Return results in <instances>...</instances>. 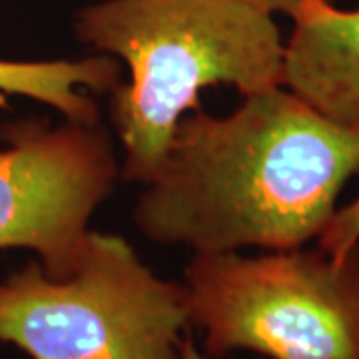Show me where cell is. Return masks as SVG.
I'll return each instance as SVG.
<instances>
[{"instance_id": "cell-1", "label": "cell", "mask_w": 359, "mask_h": 359, "mask_svg": "<svg viewBox=\"0 0 359 359\" xmlns=\"http://www.w3.org/2000/svg\"><path fill=\"white\" fill-rule=\"evenodd\" d=\"M359 174V128L285 86L248 94L228 116H182L134 205L138 230L194 254L292 250L318 240Z\"/></svg>"}, {"instance_id": "cell-2", "label": "cell", "mask_w": 359, "mask_h": 359, "mask_svg": "<svg viewBox=\"0 0 359 359\" xmlns=\"http://www.w3.org/2000/svg\"><path fill=\"white\" fill-rule=\"evenodd\" d=\"M76 34L128 66L110 114L132 182L154 174L204 88L226 84L248 96L283 86L285 42L273 16L236 0H104L80 11Z\"/></svg>"}, {"instance_id": "cell-3", "label": "cell", "mask_w": 359, "mask_h": 359, "mask_svg": "<svg viewBox=\"0 0 359 359\" xmlns=\"http://www.w3.org/2000/svg\"><path fill=\"white\" fill-rule=\"evenodd\" d=\"M190 325L184 285L112 233L90 231L65 278L32 262L0 283V341L32 359H180Z\"/></svg>"}, {"instance_id": "cell-4", "label": "cell", "mask_w": 359, "mask_h": 359, "mask_svg": "<svg viewBox=\"0 0 359 359\" xmlns=\"http://www.w3.org/2000/svg\"><path fill=\"white\" fill-rule=\"evenodd\" d=\"M184 290L210 355L359 359V244L339 257L320 245L194 254Z\"/></svg>"}, {"instance_id": "cell-5", "label": "cell", "mask_w": 359, "mask_h": 359, "mask_svg": "<svg viewBox=\"0 0 359 359\" xmlns=\"http://www.w3.org/2000/svg\"><path fill=\"white\" fill-rule=\"evenodd\" d=\"M0 150V250L28 248L52 278L80 264L88 222L118 178L114 148L98 122L48 128L18 122Z\"/></svg>"}, {"instance_id": "cell-6", "label": "cell", "mask_w": 359, "mask_h": 359, "mask_svg": "<svg viewBox=\"0 0 359 359\" xmlns=\"http://www.w3.org/2000/svg\"><path fill=\"white\" fill-rule=\"evenodd\" d=\"M283 86L339 124L359 128V8L304 0L292 16Z\"/></svg>"}, {"instance_id": "cell-7", "label": "cell", "mask_w": 359, "mask_h": 359, "mask_svg": "<svg viewBox=\"0 0 359 359\" xmlns=\"http://www.w3.org/2000/svg\"><path fill=\"white\" fill-rule=\"evenodd\" d=\"M118 84L120 66L110 56L50 62L0 60V90L48 104L68 122H98V106L80 88L108 92Z\"/></svg>"}, {"instance_id": "cell-8", "label": "cell", "mask_w": 359, "mask_h": 359, "mask_svg": "<svg viewBox=\"0 0 359 359\" xmlns=\"http://www.w3.org/2000/svg\"><path fill=\"white\" fill-rule=\"evenodd\" d=\"M359 244V196L344 208L335 210L334 218L318 238V245L330 256H344Z\"/></svg>"}, {"instance_id": "cell-9", "label": "cell", "mask_w": 359, "mask_h": 359, "mask_svg": "<svg viewBox=\"0 0 359 359\" xmlns=\"http://www.w3.org/2000/svg\"><path fill=\"white\" fill-rule=\"evenodd\" d=\"M236 2H242L248 6H254L257 11H264L268 14H285V16H294L295 11L302 6L304 0H236Z\"/></svg>"}, {"instance_id": "cell-10", "label": "cell", "mask_w": 359, "mask_h": 359, "mask_svg": "<svg viewBox=\"0 0 359 359\" xmlns=\"http://www.w3.org/2000/svg\"><path fill=\"white\" fill-rule=\"evenodd\" d=\"M180 359H204V355H200V351L194 346L192 337L186 335L184 344H182V351H180Z\"/></svg>"}]
</instances>
